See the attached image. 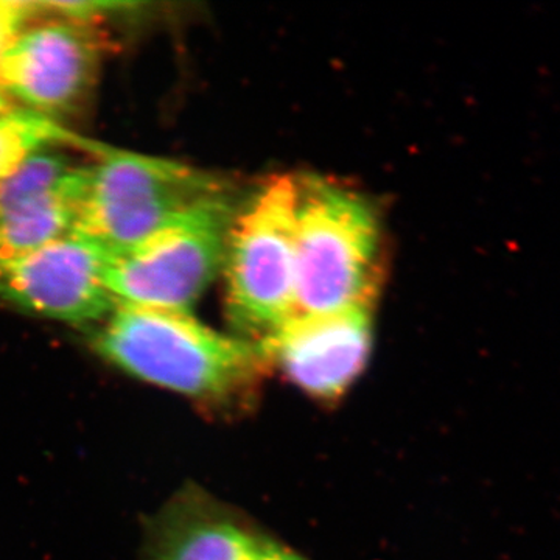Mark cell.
Masks as SVG:
<instances>
[{"label": "cell", "mask_w": 560, "mask_h": 560, "mask_svg": "<svg viewBox=\"0 0 560 560\" xmlns=\"http://www.w3.org/2000/svg\"><path fill=\"white\" fill-rule=\"evenodd\" d=\"M106 260L102 246L70 232L0 264V300L44 318L102 323L116 305L106 289Z\"/></svg>", "instance_id": "cell-7"}, {"label": "cell", "mask_w": 560, "mask_h": 560, "mask_svg": "<svg viewBox=\"0 0 560 560\" xmlns=\"http://www.w3.org/2000/svg\"><path fill=\"white\" fill-rule=\"evenodd\" d=\"M61 149L36 151L0 186V264L73 232L88 165Z\"/></svg>", "instance_id": "cell-9"}, {"label": "cell", "mask_w": 560, "mask_h": 560, "mask_svg": "<svg viewBox=\"0 0 560 560\" xmlns=\"http://www.w3.org/2000/svg\"><path fill=\"white\" fill-rule=\"evenodd\" d=\"M371 305L293 316L259 341L260 348L302 390L318 399H337L370 359Z\"/></svg>", "instance_id": "cell-8"}, {"label": "cell", "mask_w": 560, "mask_h": 560, "mask_svg": "<svg viewBox=\"0 0 560 560\" xmlns=\"http://www.w3.org/2000/svg\"><path fill=\"white\" fill-rule=\"evenodd\" d=\"M260 539L200 490H184L151 522L142 560H253Z\"/></svg>", "instance_id": "cell-10"}, {"label": "cell", "mask_w": 560, "mask_h": 560, "mask_svg": "<svg viewBox=\"0 0 560 560\" xmlns=\"http://www.w3.org/2000/svg\"><path fill=\"white\" fill-rule=\"evenodd\" d=\"M81 147L101 156L105 147L73 135L57 121L14 108L0 114V186L36 151L47 147Z\"/></svg>", "instance_id": "cell-11"}, {"label": "cell", "mask_w": 560, "mask_h": 560, "mask_svg": "<svg viewBox=\"0 0 560 560\" xmlns=\"http://www.w3.org/2000/svg\"><path fill=\"white\" fill-rule=\"evenodd\" d=\"M377 254L378 224L366 202L323 179L298 180L296 315L372 304Z\"/></svg>", "instance_id": "cell-3"}, {"label": "cell", "mask_w": 560, "mask_h": 560, "mask_svg": "<svg viewBox=\"0 0 560 560\" xmlns=\"http://www.w3.org/2000/svg\"><path fill=\"white\" fill-rule=\"evenodd\" d=\"M92 348L139 381L201 400L237 396L270 363L259 342L220 334L190 312L121 302L92 334Z\"/></svg>", "instance_id": "cell-1"}, {"label": "cell", "mask_w": 560, "mask_h": 560, "mask_svg": "<svg viewBox=\"0 0 560 560\" xmlns=\"http://www.w3.org/2000/svg\"><path fill=\"white\" fill-rule=\"evenodd\" d=\"M298 180L275 176L234 215L224 249L226 315L256 342L296 316Z\"/></svg>", "instance_id": "cell-4"}, {"label": "cell", "mask_w": 560, "mask_h": 560, "mask_svg": "<svg viewBox=\"0 0 560 560\" xmlns=\"http://www.w3.org/2000/svg\"><path fill=\"white\" fill-rule=\"evenodd\" d=\"M253 560H304L301 556L294 555L287 550V548L279 547V545L271 544V541H259L256 555Z\"/></svg>", "instance_id": "cell-13"}, {"label": "cell", "mask_w": 560, "mask_h": 560, "mask_svg": "<svg viewBox=\"0 0 560 560\" xmlns=\"http://www.w3.org/2000/svg\"><path fill=\"white\" fill-rule=\"evenodd\" d=\"M38 2L22 0H0V114L18 108L7 95L2 81V65L11 43L21 28L38 14Z\"/></svg>", "instance_id": "cell-12"}, {"label": "cell", "mask_w": 560, "mask_h": 560, "mask_svg": "<svg viewBox=\"0 0 560 560\" xmlns=\"http://www.w3.org/2000/svg\"><path fill=\"white\" fill-rule=\"evenodd\" d=\"M38 5V14L21 28L3 58V88L18 108L61 124L83 113L91 101L105 39L97 21Z\"/></svg>", "instance_id": "cell-6"}, {"label": "cell", "mask_w": 560, "mask_h": 560, "mask_svg": "<svg viewBox=\"0 0 560 560\" xmlns=\"http://www.w3.org/2000/svg\"><path fill=\"white\" fill-rule=\"evenodd\" d=\"M234 202L224 200L108 254L105 283L114 301L190 312L223 267Z\"/></svg>", "instance_id": "cell-5"}, {"label": "cell", "mask_w": 560, "mask_h": 560, "mask_svg": "<svg viewBox=\"0 0 560 560\" xmlns=\"http://www.w3.org/2000/svg\"><path fill=\"white\" fill-rule=\"evenodd\" d=\"M231 198L219 176L183 162L108 149L88 165L73 232L116 253Z\"/></svg>", "instance_id": "cell-2"}]
</instances>
